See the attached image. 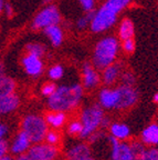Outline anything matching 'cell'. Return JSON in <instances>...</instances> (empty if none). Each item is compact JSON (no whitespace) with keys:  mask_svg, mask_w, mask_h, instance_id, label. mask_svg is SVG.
Returning a JSON list of instances; mask_svg holds the SVG:
<instances>
[{"mask_svg":"<svg viewBox=\"0 0 158 160\" xmlns=\"http://www.w3.org/2000/svg\"><path fill=\"white\" fill-rule=\"evenodd\" d=\"M83 98V86L74 83L72 86L57 87L53 95L48 98V106L52 111L67 112L74 109Z\"/></svg>","mask_w":158,"mask_h":160,"instance_id":"6da1fadb","label":"cell"},{"mask_svg":"<svg viewBox=\"0 0 158 160\" xmlns=\"http://www.w3.org/2000/svg\"><path fill=\"white\" fill-rule=\"evenodd\" d=\"M118 40L115 37H105L101 39L94 48L93 66L96 69L103 70L115 61L118 53Z\"/></svg>","mask_w":158,"mask_h":160,"instance_id":"7a4b0ae2","label":"cell"},{"mask_svg":"<svg viewBox=\"0 0 158 160\" xmlns=\"http://www.w3.org/2000/svg\"><path fill=\"white\" fill-rule=\"evenodd\" d=\"M21 130H23L32 143L42 142L48 132V123L44 118L38 115H28L22 119Z\"/></svg>","mask_w":158,"mask_h":160,"instance_id":"3957f363","label":"cell"},{"mask_svg":"<svg viewBox=\"0 0 158 160\" xmlns=\"http://www.w3.org/2000/svg\"><path fill=\"white\" fill-rule=\"evenodd\" d=\"M103 118L104 110L100 103H95L91 107L85 108L81 113V122L83 126V130L80 135V138L82 139L87 138L94 131H96L101 126V121Z\"/></svg>","mask_w":158,"mask_h":160,"instance_id":"277c9868","label":"cell"},{"mask_svg":"<svg viewBox=\"0 0 158 160\" xmlns=\"http://www.w3.org/2000/svg\"><path fill=\"white\" fill-rule=\"evenodd\" d=\"M117 20V13L114 12L113 10L107 8L103 5L97 11H95L93 20L90 23L91 30L95 33L103 32L112 27Z\"/></svg>","mask_w":158,"mask_h":160,"instance_id":"5b68a950","label":"cell"},{"mask_svg":"<svg viewBox=\"0 0 158 160\" xmlns=\"http://www.w3.org/2000/svg\"><path fill=\"white\" fill-rule=\"evenodd\" d=\"M61 21V15L54 5L44 7L38 12L32 21L33 29H44L49 26L59 25Z\"/></svg>","mask_w":158,"mask_h":160,"instance_id":"8992f818","label":"cell"},{"mask_svg":"<svg viewBox=\"0 0 158 160\" xmlns=\"http://www.w3.org/2000/svg\"><path fill=\"white\" fill-rule=\"evenodd\" d=\"M27 155L31 160H55L59 155V150L54 145L38 142L29 148Z\"/></svg>","mask_w":158,"mask_h":160,"instance_id":"52a82bcc","label":"cell"},{"mask_svg":"<svg viewBox=\"0 0 158 160\" xmlns=\"http://www.w3.org/2000/svg\"><path fill=\"white\" fill-rule=\"evenodd\" d=\"M112 147V160H136L131 145L125 142V140H118L113 136L109 138Z\"/></svg>","mask_w":158,"mask_h":160,"instance_id":"ba28073f","label":"cell"},{"mask_svg":"<svg viewBox=\"0 0 158 160\" xmlns=\"http://www.w3.org/2000/svg\"><path fill=\"white\" fill-rule=\"evenodd\" d=\"M118 90V105L116 109H127L131 108L137 102L138 92L134 88V86L122 85L117 87Z\"/></svg>","mask_w":158,"mask_h":160,"instance_id":"9c48e42d","label":"cell"},{"mask_svg":"<svg viewBox=\"0 0 158 160\" xmlns=\"http://www.w3.org/2000/svg\"><path fill=\"white\" fill-rule=\"evenodd\" d=\"M100 105L103 109H116L118 105V90L117 88H104L99 93Z\"/></svg>","mask_w":158,"mask_h":160,"instance_id":"30bf717a","label":"cell"},{"mask_svg":"<svg viewBox=\"0 0 158 160\" xmlns=\"http://www.w3.org/2000/svg\"><path fill=\"white\" fill-rule=\"evenodd\" d=\"M22 66L25 68V71L29 76H37L41 75L43 70V63L41 61V57L28 53L27 56L22 58Z\"/></svg>","mask_w":158,"mask_h":160,"instance_id":"8fae6325","label":"cell"},{"mask_svg":"<svg viewBox=\"0 0 158 160\" xmlns=\"http://www.w3.org/2000/svg\"><path fill=\"white\" fill-rule=\"evenodd\" d=\"M31 143L32 142H31L29 136L23 130H21L20 132H18L15 140L10 146V151H11L12 155H22V153H25L26 151L29 150V148L31 147Z\"/></svg>","mask_w":158,"mask_h":160,"instance_id":"7c38bea8","label":"cell"},{"mask_svg":"<svg viewBox=\"0 0 158 160\" xmlns=\"http://www.w3.org/2000/svg\"><path fill=\"white\" fill-rule=\"evenodd\" d=\"M82 77H83V86L84 88L91 89L96 87L100 83V75L95 70V67L91 66L90 63H84L82 68Z\"/></svg>","mask_w":158,"mask_h":160,"instance_id":"4fadbf2b","label":"cell"},{"mask_svg":"<svg viewBox=\"0 0 158 160\" xmlns=\"http://www.w3.org/2000/svg\"><path fill=\"white\" fill-rule=\"evenodd\" d=\"M142 142L145 146H158V125L151 123L142 131Z\"/></svg>","mask_w":158,"mask_h":160,"instance_id":"5bb4252c","label":"cell"},{"mask_svg":"<svg viewBox=\"0 0 158 160\" xmlns=\"http://www.w3.org/2000/svg\"><path fill=\"white\" fill-rule=\"evenodd\" d=\"M122 73V67L119 63H111L107 67H105L103 69V73H102V79L103 82L106 86L113 85L115 81L117 80V78L119 77V75Z\"/></svg>","mask_w":158,"mask_h":160,"instance_id":"9a60e30c","label":"cell"},{"mask_svg":"<svg viewBox=\"0 0 158 160\" xmlns=\"http://www.w3.org/2000/svg\"><path fill=\"white\" fill-rule=\"evenodd\" d=\"M20 105V98L16 93L3 97L0 99V116L7 115L15 111Z\"/></svg>","mask_w":158,"mask_h":160,"instance_id":"2e32d148","label":"cell"},{"mask_svg":"<svg viewBox=\"0 0 158 160\" xmlns=\"http://www.w3.org/2000/svg\"><path fill=\"white\" fill-rule=\"evenodd\" d=\"M43 33L48 37L50 42L54 47H59L63 42V31L59 27V25L49 26V27L43 29Z\"/></svg>","mask_w":158,"mask_h":160,"instance_id":"e0dca14e","label":"cell"},{"mask_svg":"<svg viewBox=\"0 0 158 160\" xmlns=\"http://www.w3.org/2000/svg\"><path fill=\"white\" fill-rule=\"evenodd\" d=\"M87 156H91V150L85 143H80L72 147L67 153V160H82Z\"/></svg>","mask_w":158,"mask_h":160,"instance_id":"ac0fdd59","label":"cell"},{"mask_svg":"<svg viewBox=\"0 0 158 160\" xmlns=\"http://www.w3.org/2000/svg\"><path fill=\"white\" fill-rule=\"evenodd\" d=\"M109 131H111V136H113L114 138H116L118 140H126L131 135V130H129L128 126L121 122L111 123Z\"/></svg>","mask_w":158,"mask_h":160,"instance_id":"d6986e66","label":"cell"},{"mask_svg":"<svg viewBox=\"0 0 158 160\" xmlns=\"http://www.w3.org/2000/svg\"><path fill=\"white\" fill-rule=\"evenodd\" d=\"M44 119L48 126L52 128H60L64 126L65 121H67V116L63 111H52L51 110V112L47 113Z\"/></svg>","mask_w":158,"mask_h":160,"instance_id":"ffe728a7","label":"cell"},{"mask_svg":"<svg viewBox=\"0 0 158 160\" xmlns=\"http://www.w3.org/2000/svg\"><path fill=\"white\" fill-rule=\"evenodd\" d=\"M16 90V81L12 78L3 75L0 77V99L13 93Z\"/></svg>","mask_w":158,"mask_h":160,"instance_id":"44dd1931","label":"cell"},{"mask_svg":"<svg viewBox=\"0 0 158 160\" xmlns=\"http://www.w3.org/2000/svg\"><path fill=\"white\" fill-rule=\"evenodd\" d=\"M135 29H134V23L129 18H125L122 20L121 25H119L118 29V35L122 40L128 39V38H133Z\"/></svg>","mask_w":158,"mask_h":160,"instance_id":"7402d4cb","label":"cell"},{"mask_svg":"<svg viewBox=\"0 0 158 160\" xmlns=\"http://www.w3.org/2000/svg\"><path fill=\"white\" fill-rule=\"evenodd\" d=\"M132 2V0H106L104 5L107 8H109L111 10H113L114 12H121L122 10L125 7L129 5Z\"/></svg>","mask_w":158,"mask_h":160,"instance_id":"603a6c76","label":"cell"},{"mask_svg":"<svg viewBox=\"0 0 158 160\" xmlns=\"http://www.w3.org/2000/svg\"><path fill=\"white\" fill-rule=\"evenodd\" d=\"M26 49H27L28 53H31V55L38 56V57H42L45 52V47L43 45L39 42H31L28 43L26 46Z\"/></svg>","mask_w":158,"mask_h":160,"instance_id":"cb8c5ba5","label":"cell"},{"mask_svg":"<svg viewBox=\"0 0 158 160\" xmlns=\"http://www.w3.org/2000/svg\"><path fill=\"white\" fill-rule=\"evenodd\" d=\"M136 160H158V148L145 149V151Z\"/></svg>","mask_w":158,"mask_h":160,"instance_id":"d4e9b609","label":"cell"},{"mask_svg":"<svg viewBox=\"0 0 158 160\" xmlns=\"http://www.w3.org/2000/svg\"><path fill=\"white\" fill-rule=\"evenodd\" d=\"M63 73H64V70L63 67L60 65H55L53 67L50 68L49 70V77L52 80H59L63 77Z\"/></svg>","mask_w":158,"mask_h":160,"instance_id":"484cf974","label":"cell"},{"mask_svg":"<svg viewBox=\"0 0 158 160\" xmlns=\"http://www.w3.org/2000/svg\"><path fill=\"white\" fill-rule=\"evenodd\" d=\"M83 130V126H82L81 120H74L72 121L69 125V128H67V131H69L70 135L72 136H80Z\"/></svg>","mask_w":158,"mask_h":160,"instance_id":"4316f807","label":"cell"},{"mask_svg":"<svg viewBox=\"0 0 158 160\" xmlns=\"http://www.w3.org/2000/svg\"><path fill=\"white\" fill-rule=\"evenodd\" d=\"M45 142L50 143V145H54L57 146L60 141V135L58 131L55 130H48L47 135H45Z\"/></svg>","mask_w":158,"mask_h":160,"instance_id":"83f0119b","label":"cell"},{"mask_svg":"<svg viewBox=\"0 0 158 160\" xmlns=\"http://www.w3.org/2000/svg\"><path fill=\"white\" fill-rule=\"evenodd\" d=\"M121 80H122V85L134 86L135 85L136 78L133 72H131V71H125V72H122Z\"/></svg>","mask_w":158,"mask_h":160,"instance_id":"f1b7e54d","label":"cell"},{"mask_svg":"<svg viewBox=\"0 0 158 160\" xmlns=\"http://www.w3.org/2000/svg\"><path fill=\"white\" fill-rule=\"evenodd\" d=\"M129 145H131V148H132V150H133V152H134V155H135L136 159H137V158H138L146 149L145 145H144L142 141L141 142H139V141H133V142L129 143Z\"/></svg>","mask_w":158,"mask_h":160,"instance_id":"f546056e","label":"cell"},{"mask_svg":"<svg viewBox=\"0 0 158 160\" xmlns=\"http://www.w3.org/2000/svg\"><path fill=\"white\" fill-rule=\"evenodd\" d=\"M55 89H57V86H55L54 83H53V82H47V83H44V85L42 86L41 93L44 96V97L49 98L51 95H53V92L55 91Z\"/></svg>","mask_w":158,"mask_h":160,"instance_id":"4dcf8cb0","label":"cell"},{"mask_svg":"<svg viewBox=\"0 0 158 160\" xmlns=\"http://www.w3.org/2000/svg\"><path fill=\"white\" fill-rule=\"evenodd\" d=\"M123 49L125 52L132 53L135 50V41L133 38H128V39L123 40Z\"/></svg>","mask_w":158,"mask_h":160,"instance_id":"1f68e13d","label":"cell"},{"mask_svg":"<svg viewBox=\"0 0 158 160\" xmlns=\"http://www.w3.org/2000/svg\"><path fill=\"white\" fill-rule=\"evenodd\" d=\"M80 5L83 8V10L86 11H90V10L94 9V6H95V0H79Z\"/></svg>","mask_w":158,"mask_h":160,"instance_id":"d6a6232c","label":"cell"},{"mask_svg":"<svg viewBox=\"0 0 158 160\" xmlns=\"http://www.w3.org/2000/svg\"><path fill=\"white\" fill-rule=\"evenodd\" d=\"M104 137V132L103 131H94L92 135H90L89 137H87V139H89L90 143H94L96 142V141H99V140H101L102 138Z\"/></svg>","mask_w":158,"mask_h":160,"instance_id":"836d02e7","label":"cell"},{"mask_svg":"<svg viewBox=\"0 0 158 160\" xmlns=\"http://www.w3.org/2000/svg\"><path fill=\"white\" fill-rule=\"evenodd\" d=\"M89 25H90V21L85 16H83V17H81L80 19H77V28L80 30H84L85 28H87Z\"/></svg>","mask_w":158,"mask_h":160,"instance_id":"e575fe53","label":"cell"},{"mask_svg":"<svg viewBox=\"0 0 158 160\" xmlns=\"http://www.w3.org/2000/svg\"><path fill=\"white\" fill-rule=\"evenodd\" d=\"M8 149H9V146H8L7 141L3 139H0V159L7 155Z\"/></svg>","mask_w":158,"mask_h":160,"instance_id":"d590c367","label":"cell"},{"mask_svg":"<svg viewBox=\"0 0 158 160\" xmlns=\"http://www.w3.org/2000/svg\"><path fill=\"white\" fill-rule=\"evenodd\" d=\"M6 11V15H7V17H12L13 15V9H12V6L10 5V3H5V9H3Z\"/></svg>","mask_w":158,"mask_h":160,"instance_id":"8d00e7d4","label":"cell"},{"mask_svg":"<svg viewBox=\"0 0 158 160\" xmlns=\"http://www.w3.org/2000/svg\"><path fill=\"white\" fill-rule=\"evenodd\" d=\"M6 133H7V126L5 123L0 122V139H3Z\"/></svg>","mask_w":158,"mask_h":160,"instance_id":"74e56055","label":"cell"},{"mask_svg":"<svg viewBox=\"0 0 158 160\" xmlns=\"http://www.w3.org/2000/svg\"><path fill=\"white\" fill-rule=\"evenodd\" d=\"M109 126H111V120H109V118L104 117L103 119H102L101 126H100V127H102V128H107V127H109Z\"/></svg>","mask_w":158,"mask_h":160,"instance_id":"f35d334b","label":"cell"},{"mask_svg":"<svg viewBox=\"0 0 158 160\" xmlns=\"http://www.w3.org/2000/svg\"><path fill=\"white\" fill-rule=\"evenodd\" d=\"M15 160H31L29 157H28V155H25V153H22V155H19L17 158H16Z\"/></svg>","mask_w":158,"mask_h":160,"instance_id":"ab89813d","label":"cell"},{"mask_svg":"<svg viewBox=\"0 0 158 160\" xmlns=\"http://www.w3.org/2000/svg\"><path fill=\"white\" fill-rule=\"evenodd\" d=\"M5 75V66L0 62V77H2Z\"/></svg>","mask_w":158,"mask_h":160,"instance_id":"60d3db41","label":"cell"},{"mask_svg":"<svg viewBox=\"0 0 158 160\" xmlns=\"http://www.w3.org/2000/svg\"><path fill=\"white\" fill-rule=\"evenodd\" d=\"M5 0H0V13L2 12L3 9H5Z\"/></svg>","mask_w":158,"mask_h":160,"instance_id":"b9f144b4","label":"cell"},{"mask_svg":"<svg viewBox=\"0 0 158 160\" xmlns=\"http://www.w3.org/2000/svg\"><path fill=\"white\" fill-rule=\"evenodd\" d=\"M0 160H13L12 159V157H11V156H8V155H6L5 157H2L1 158V159Z\"/></svg>","mask_w":158,"mask_h":160,"instance_id":"7bdbcfd3","label":"cell"},{"mask_svg":"<svg viewBox=\"0 0 158 160\" xmlns=\"http://www.w3.org/2000/svg\"><path fill=\"white\" fill-rule=\"evenodd\" d=\"M153 101H154V102H156V103H158V92L154 95V97H153Z\"/></svg>","mask_w":158,"mask_h":160,"instance_id":"ee69618b","label":"cell"},{"mask_svg":"<svg viewBox=\"0 0 158 160\" xmlns=\"http://www.w3.org/2000/svg\"><path fill=\"white\" fill-rule=\"evenodd\" d=\"M82 160H95V159H94L92 156H87V157H85L84 159H82Z\"/></svg>","mask_w":158,"mask_h":160,"instance_id":"f6af8a7d","label":"cell"},{"mask_svg":"<svg viewBox=\"0 0 158 160\" xmlns=\"http://www.w3.org/2000/svg\"><path fill=\"white\" fill-rule=\"evenodd\" d=\"M53 0H43V3H50V2H52Z\"/></svg>","mask_w":158,"mask_h":160,"instance_id":"bcb514c9","label":"cell"}]
</instances>
